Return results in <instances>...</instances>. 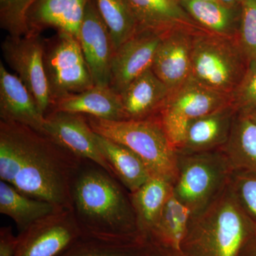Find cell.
<instances>
[{"instance_id":"cell-1","label":"cell","mask_w":256,"mask_h":256,"mask_svg":"<svg viewBox=\"0 0 256 256\" xmlns=\"http://www.w3.org/2000/svg\"><path fill=\"white\" fill-rule=\"evenodd\" d=\"M84 162L45 133L0 120V178L24 194L72 210Z\"/></svg>"},{"instance_id":"cell-2","label":"cell","mask_w":256,"mask_h":256,"mask_svg":"<svg viewBox=\"0 0 256 256\" xmlns=\"http://www.w3.org/2000/svg\"><path fill=\"white\" fill-rule=\"evenodd\" d=\"M72 210L82 236L112 242H146L126 192L117 178L85 161L74 180Z\"/></svg>"},{"instance_id":"cell-3","label":"cell","mask_w":256,"mask_h":256,"mask_svg":"<svg viewBox=\"0 0 256 256\" xmlns=\"http://www.w3.org/2000/svg\"><path fill=\"white\" fill-rule=\"evenodd\" d=\"M256 232L228 184L212 204L191 217L180 252L184 256H240Z\"/></svg>"},{"instance_id":"cell-4","label":"cell","mask_w":256,"mask_h":256,"mask_svg":"<svg viewBox=\"0 0 256 256\" xmlns=\"http://www.w3.org/2000/svg\"><path fill=\"white\" fill-rule=\"evenodd\" d=\"M96 134L126 146L139 156L152 178L172 184L178 176V152L156 116L142 120H108L85 116Z\"/></svg>"},{"instance_id":"cell-5","label":"cell","mask_w":256,"mask_h":256,"mask_svg":"<svg viewBox=\"0 0 256 256\" xmlns=\"http://www.w3.org/2000/svg\"><path fill=\"white\" fill-rule=\"evenodd\" d=\"M233 171L222 150L178 152V176L172 184L173 195L188 207L193 216L223 193Z\"/></svg>"},{"instance_id":"cell-6","label":"cell","mask_w":256,"mask_h":256,"mask_svg":"<svg viewBox=\"0 0 256 256\" xmlns=\"http://www.w3.org/2000/svg\"><path fill=\"white\" fill-rule=\"evenodd\" d=\"M248 69L237 38L200 32L193 35L191 77L212 90L232 96Z\"/></svg>"},{"instance_id":"cell-7","label":"cell","mask_w":256,"mask_h":256,"mask_svg":"<svg viewBox=\"0 0 256 256\" xmlns=\"http://www.w3.org/2000/svg\"><path fill=\"white\" fill-rule=\"evenodd\" d=\"M232 102V96L212 90L190 77L170 92L156 116L178 150L192 122Z\"/></svg>"},{"instance_id":"cell-8","label":"cell","mask_w":256,"mask_h":256,"mask_svg":"<svg viewBox=\"0 0 256 256\" xmlns=\"http://www.w3.org/2000/svg\"><path fill=\"white\" fill-rule=\"evenodd\" d=\"M44 64L53 105L58 99L94 86L80 42L73 35L57 32L44 40Z\"/></svg>"},{"instance_id":"cell-9","label":"cell","mask_w":256,"mask_h":256,"mask_svg":"<svg viewBox=\"0 0 256 256\" xmlns=\"http://www.w3.org/2000/svg\"><path fill=\"white\" fill-rule=\"evenodd\" d=\"M44 41L41 34H8L1 47L4 60L18 74L46 116L52 109L53 100L44 64Z\"/></svg>"},{"instance_id":"cell-10","label":"cell","mask_w":256,"mask_h":256,"mask_svg":"<svg viewBox=\"0 0 256 256\" xmlns=\"http://www.w3.org/2000/svg\"><path fill=\"white\" fill-rule=\"evenodd\" d=\"M82 236L73 210L62 208L20 232L14 256H58Z\"/></svg>"},{"instance_id":"cell-11","label":"cell","mask_w":256,"mask_h":256,"mask_svg":"<svg viewBox=\"0 0 256 256\" xmlns=\"http://www.w3.org/2000/svg\"><path fill=\"white\" fill-rule=\"evenodd\" d=\"M44 132L74 156L84 161L92 162L114 176L99 150L96 133L84 114L50 111L45 116Z\"/></svg>"},{"instance_id":"cell-12","label":"cell","mask_w":256,"mask_h":256,"mask_svg":"<svg viewBox=\"0 0 256 256\" xmlns=\"http://www.w3.org/2000/svg\"><path fill=\"white\" fill-rule=\"evenodd\" d=\"M78 41L94 85H110L111 63L114 52V42L94 0L88 3Z\"/></svg>"},{"instance_id":"cell-13","label":"cell","mask_w":256,"mask_h":256,"mask_svg":"<svg viewBox=\"0 0 256 256\" xmlns=\"http://www.w3.org/2000/svg\"><path fill=\"white\" fill-rule=\"evenodd\" d=\"M162 36L151 30H140L114 50L110 86L120 95L134 79L152 68Z\"/></svg>"},{"instance_id":"cell-14","label":"cell","mask_w":256,"mask_h":256,"mask_svg":"<svg viewBox=\"0 0 256 256\" xmlns=\"http://www.w3.org/2000/svg\"><path fill=\"white\" fill-rule=\"evenodd\" d=\"M194 34L172 30L162 36L156 48L152 69L171 92L191 77Z\"/></svg>"},{"instance_id":"cell-15","label":"cell","mask_w":256,"mask_h":256,"mask_svg":"<svg viewBox=\"0 0 256 256\" xmlns=\"http://www.w3.org/2000/svg\"><path fill=\"white\" fill-rule=\"evenodd\" d=\"M90 0H36L26 13V34H41L53 28L78 40L79 32Z\"/></svg>"},{"instance_id":"cell-16","label":"cell","mask_w":256,"mask_h":256,"mask_svg":"<svg viewBox=\"0 0 256 256\" xmlns=\"http://www.w3.org/2000/svg\"><path fill=\"white\" fill-rule=\"evenodd\" d=\"M0 118L44 132V114L28 88L18 76L6 70L2 62H0Z\"/></svg>"},{"instance_id":"cell-17","label":"cell","mask_w":256,"mask_h":256,"mask_svg":"<svg viewBox=\"0 0 256 256\" xmlns=\"http://www.w3.org/2000/svg\"><path fill=\"white\" fill-rule=\"evenodd\" d=\"M233 102L195 120L188 126L178 153L203 152L222 150L228 142L238 114Z\"/></svg>"},{"instance_id":"cell-18","label":"cell","mask_w":256,"mask_h":256,"mask_svg":"<svg viewBox=\"0 0 256 256\" xmlns=\"http://www.w3.org/2000/svg\"><path fill=\"white\" fill-rule=\"evenodd\" d=\"M137 20L140 30L163 35L175 30L193 34L205 32L197 26L174 0H124Z\"/></svg>"},{"instance_id":"cell-19","label":"cell","mask_w":256,"mask_h":256,"mask_svg":"<svg viewBox=\"0 0 256 256\" xmlns=\"http://www.w3.org/2000/svg\"><path fill=\"white\" fill-rule=\"evenodd\" d=\"M52 110L74 112L108 120H126L121 96L110 85H94L85 92L58 99L55 101Z\"/></svg>"},{"instance_id":"cell-20","label":"cell","mask_w":256,"mask_h":256,"mask_svg":"<svg viewBox=\"0 0 256 256\" xmlns=\"http://www.w3.org/2000/svg\"><path fill=\"white\" fill-rule=\"evenodd\" d=\"M171 90L150 68L130 84L121 94L126 120L156 116Z\"/></svg>"},{"instance_id":"cell-21","label":"cell","mask_w":256,"mask_h":256,"mask_svg":"<svg viewBox=\"0 0 256 256\" xmlns=\"http://www.w3.org/2000/svg\"><path fill=\"white\" fill-rule=\"evenodd\" d=\"M96 140L114 176L130 193L136 191L152 178L142 160L126 146L96 133Z\"/></svg>"},{"instance_id":"cell-22","label":"cell","mask_w":256,"mask_h":256,"mask_svg":"<svg viewBox=\"0 0 256 256\" xmlns=\"http://www.w3.org/2000/svg\"><path fill=\"white\" fill-rule=\"evenodd\" d=\"M172 193V184L158 178H151L136 191L130 193L138 226L146 240L158 223Z\"/></svg>"},{"instance_id":"cell-23","label":"cell","mask_w":256,"mask_h":256,"mask_svg":"<svg viewBox=\"0 0 256 256\" xmlns=\"http://www.w3.org/2000/svg\"><path fill=\"white\" fill-rule=\"evenodd\" d=\"M62 208L50 202L26 196L10 184L0 181V213L14 220L20 232Z\"/></svg>"},{"instance_id":"cell-24","label":"cell","mask_w":256,"mask_h":256,"mask_svg":"<svg viewBox=\"0 0 256 256\" xmlns=\"http://www.w3.org/2000/svg\"><path fill=\"white\" fill-rule=\"evenodd\" d=\"M222 150L234 171L256 174V122L248 114L238 112Z\"/></svg>"},{"instance_id":"cell-25","label":"cell","mask_w":256,"mask_h":256,"mask_svg":"<svg viewBox=\"0 0 256 256\" xmlns=\"http://www.w3.org/2000/svg\"><path fill=\"white\" fill-rule=\"evenodd\" d=\"M191 217L188 207L172 193L148 240L180 252Z\"/></svg>"},{"instance_id":"cell-26","label":"cell","mask_w":256,"mask_h":256,"mask_svg":"<svg viewBox=\"0 0 256 256\" xmlns=\"http://www.w3.org/2000/svg\"><path fill=\"white\" fill-rule=\"evenodd\" d=\"M192 18L212 34L228 38L236 34L235 16L228 6L212 1L180 0Z\"/></svg>"},{"instance_id":"cell-27","label":"cell","mask_w":256,"mask_h":256,"mask_svg":"<svg viewBox=\"0 0 256 256\" xmlns=\"http://www.w3.org/2000/svg\"><path fill=\"white\" fill-rule=\"evenodd\" d=\"M98 11L108 28L114 50L140 30L137 20L124 0H94Z\"/></svg>"},{"instance_id":"cell-28","label":"cell","mask_w":256,"mask_h":256,"mask_svg":"<svg viewBox=\"0 0 256 256\" xmlns=\"http://www.w3.org/2000/svg\"><path fill=\"white\" fill-rule=\"evenodd\" d=\"M148 242H120L82 236L58 256H144Z\"/></svg>"},{"instance_id":"cell-29","label":"cell","mask_w":256,"mask_h":256,"mask_svg":"<svg viewBox=\"0 0 256 256\" xmlns=\"http://www.w3.org/2000/svg\"><path fill=\"white\" fill-rule=\"evenodd\" d=\"M229 188L239 206L256 228V174L233 171Z\"/></svg>"},{"instance_id":"cell-30","label":"cell","mask_w":256,"mask_h":256,"mask_svg":"<svg viewBox=\"0 0 256 256\" xmlns=\"http://www.w3.org/2000/svg\"><path fill=\"white\" fill-rule=\"evenodd\" d=\"M238 40L248 67L256 65V0H242Z\"/></svg>"},{"instance_id":"cell-31","label":"cell","mask_w":256,"mask_h":256,"mask_svg":"<svg viewBox=\"0 0 256 256\" xmlns=\"http://www.w3.org/2000/svg\"><path fill=\"white\" fill-rule=\"evenodd\" d=\"M36 0H0L1 28L12 36L26 34V18L28 9Z\"/></svg>"},{"instance_id":"cell-32","label":"cell","mask_w":256,"mask_h":256,"mask_svg":"<svg viewBox=\"0 0 256 256\" xmlns=\"http://www.w3.org/2000/svg\"><path fill=\"white\" fill-rule=\"evenodd\" d=\"M232 99L238 112L249 114L256 109V65L248 67Z\"/></svg>"},{"instance_id":"cell-33","label":"cell","mask_w":256,"mask_h":256,"mask_svg":"<svg viewBox=\"0 0 256 256\" xmlns=\"http://www.w3.org/2000/svg\"><path fill=\"white\" fill-rule=\"evenodd\" d=\"M18 237L14 236L11 226L0 228V256H14Z\"/></svg>"},{"instance_id":"cell-34","label":"cell","mask_w":256,"mask_h":256,"mask_svg":"<svg viewBox=\"0 0 256 256\" xmlns=\"http://www.w3.org/2000/svg\"><path fill=\"white\" fill-rule=\"evenodd\" d=\"M144 256H184L181 252L168 248L148 240V248Z\"/></svg>"},{"instance_id":"cell-35","label":"cell","mask_w":256,"mask_h":256,"mask_svg":"<svg viewBox=\"0 0 256 256\" xmlns=\"http://www.w3.org/2000/svg\"><path fill=\"white\" fill-rule=\"evenodd\" d=\"M240 256H256V232L246 246Z\"/></svg>"},{"instance_id":"cell-36","label":"cell","mask_w":256,"mask_h":256,"mask_svg":"<svg viewBox=\"0 0 256 256\" xmlns=\"http://www.w3.org/2000/svg\"><path fill=\"white\" fill-rule=\"evenodd\" d=\"M222 4L225 5V6L230 8L232 6H234L238 3L242 2V0H218Z\"/></svg>"},{"instance_id":"cell-37","label":"cell","mask_w":256,"mask_h":256,"mask_svg":"<svg viewBox=\"0 0 256 256\" xmlns=\"http://www.w3.org/2000/svg\"><path fill=\"white\" fill-rule=\"evenodd\" d=\"M248 114L249 117H250L254 122H256V109L252 111V112H249V114Z\"/></svg>"},{"instance_id":"cell-38","label":"cell","mask_w":256,"mask_h":256,"mask_svg":"<svg viewBox=\"0 0 256 256\" xmlns=\"http://www.w3.org/2000/svg\"><path fill=\"white\" fill-rule=\"evenodd\" d=\"M192 1H212V2H220L218 1V0H192Z\"/></svg>"}]
</instances>
